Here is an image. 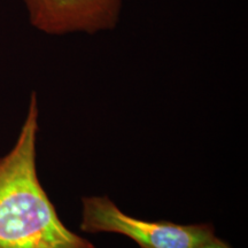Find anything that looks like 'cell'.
Instances as JSON below:
<instances>
[{
    "instance_id": "obj_3",
    "label": "cell",
    "mask_w": 248,
    "mask_h": 248,
    "mask_svg": "<svg viewBox=\"0 0 248 248\" xmlns=\"http://www.w3.org/2000/svg\"><path fill=\"white\" fill-rule=\"evenodd\" d=\"M123 0H24L30 23L52 36L89 35L117 27Z\"/></svg>"
},
{
    "instance_id": "obj_1",
    "label": "cell",
    "mask_w": 248,
    "mask_h": 248,
    "mask_svg": "<svg viewBox=\"0 0 248 248\" xmlns=\"http://www.w3.org/2000/svg\"><path fill=\"white\" fill-rule=\"evenodd\" d=\"M39 108L31 93L14 146L0 157V248H95L68 229L37 172Z\"/></svg>"
},
{
    "instance_id": "obj_4",
    "label": "cell",
    "mask_w": 248,
    "mask_h": 248,
    "mask_svg": "<svg viewBox=\"0 0 248 248\" xmlns=\"http://www.w3.org/2000/svg\"><path fill=\"white\" fill-rule=\"evenodd\" d=\"M195 248H232V247L226 243V241L219 239L217 235H215V237L212 238V239H209L208 241H206V243L199 245V246H197Z\"/></svg>"
},
{
    "instance_id": "obj_2",
    "label": "cell",
    "mask_w": 248,
    "mask_h": 248,
    "mask_svg": "<svg viewBox=\"0 0 248 248\" xmlns=\"http://www.w3.org/2000/svg\"><path fill=\"white\" fill-rule=\"evenodd\" d=\"M80 230L124 235L140 248H195L216 235L212 223L177 224L136 218L122 212L107 195L82 198Z\"/></svg>"
}]
</instances>
